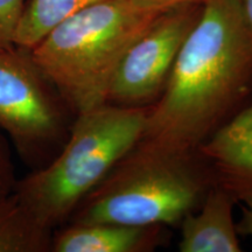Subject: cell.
Here are the masks:
<instances>
[{
  "instance_id": "cell-1",
  "label": "cell",
  "mask_w": 252,
  "mask_h": 252,
  "mask_svg": "<svg viewBox=\"0 0 252 252\" xmlns=\"http://www.w3.org/2000/svg\"><path fill=\"white\" fill-rule=\"evenodd\" d=\"M252 91V31L238 0H207L161 94L149 108L141 143L196 153Z\"/></svg>"
},
{
  "instance_id": "cell-2",
  "label": "cell",
  "mask_w": 252,
  "mask_h": 252,
  "mask_svg": "<svg viewBox=\"0 0 252 252\" xmlns=\"http://www.w3.org/2000/svg\"><path fill=\"white\" fill-rule=\"evenodd\" d=\"M167 9L144 0H103L56 25L32 56L76 116L108 103L126 52Z\"/></svg>"
},
{
  "instance_id": "cell-3",
  "label": "cell",
  "mask_w": 252,
  "mask_h": 252,
  "mask_svg": "<svg viewBox=\"0 0 252 252\" xmlns=\"http://www.w3.org/2000/svg\"><path fill=\"white\" fill-rule=\"evenodd\" d=\"M149 108L106 103L74 117L67 140L46 166L18 180L14 194L50 231L139 143Z\"/></svg>"
},
{
  "instance_id": "cell-4",
  "label": "cell",
  "mask_w": 252,
  "mask_h": 252,
  "mask_svg": "<svg viewBox=\"0 0 252 252\" xmlns=\"http://www.w3.org/2000/svg\"><path fill=\"white\" fill-rule=\"evenodd\" d=\"M194 154L139 141L78 203L67 223L180 224L214 184Z\"/></svg>"
},
{
  "instance_id": "cell-5",
  "label": "cell",
  "mask_w": 252,
  "mask_h": 252,
  "mask_svg": "<svg viewBox=\"0 0 252 252\" xmlns=\"http://www.w3.org/2000/svg\"><path fill=\"white\" fill-rule=\"evenodd\" d=\"M69 113L31 49H0V128L31 171L46 166L62 149L72 123Z\"/></svg>"
},
{
  "instance_id": "cell-6",
  "label": "cell",
  "mask_w": 252,
  "mask_h": 252,
  "mask_svg": "<svg viewBox=\"0 0 252 252\" xmlns=\"http://www.w3.org/2000/svg\"><path fill=\"white\" fill-rule=\"evenodd\" d=\"M203 5L187 2L173 6L151 25L123 58L110 88L108 103L141 106L159 98Z\"/></svg>"
},
{
  "instance_id": "cell-7",
  "label": "cell",
  "mask_w": 252,
  "mask_h": 252,
  "mask_svg": "<svg viewBox=\"0 0 252 252\" xmlns=\"http://www.w3.org/2000/svg\"><path fill=\"white\" fill-rule=\"evenodd\" d=\"M196 153L210 165L214 182L237 202L252 203V100L214 131Z\"/></svg>"
},
{
  "instance_id": "cell-8",
  "label": "cell",
  "mask_w": 252,
  "mask_h": 252,
  "mask_svg": "<svg viewBox=\"0 0 252 252\" xmlns=\"http://www.w3.org/2000/svg\"><path fill=\"white\" fill-rule=\"evenodd\" d=\"M168 239L166 225L88 223L55 229L54 252H151Z\"/></svg>"
},
{
  "instance_id": "cell-9",
  "label": "cell",
  "mask_w": 252,
  "mask_h": 252,
  "mask_svg": "<svg viewBox=\"0 0 252 252\" xmlns=\"http://www.w3.org/2000/svg\"><path fill=\"white\" fill-rule=\"evenodd\" d=\"M235 197L222 186L214 184L198 207L180 222L181 252H239V235L234 220Z\"/></svg>"
},
{
  "instance_id": "cell-10",
  "label": "cell",
  "mask_w": 252,
  "mask_h": 252,
  "mask_svg": "<svg viewBox=\"0 0 252 252\" xmlns=\"http://www.w3.org/2000/svg\"><path fill=\"white\" fill-rule=\"evenodd\" d=\"M52 237L14 191L0 200V252H47Z\"/></svg>"
},
{
  "instance_id": "cell-11",
  "label": "cell",
  "mask_w": 252,
  "mask_h": 252,
  "mask_svg": "<svg viewBox=\"0 0 252 252\" xmlns=\"http://www.w3.org/2000/svg\"><path fill=\"white\" fill-rule=\"evenodd\" d=\"M103 0H27L15 46L32 49L61 21Z\"/></svg>"
},
{
  "instance_id": "cell-12",
  "label": "cell",
  "mask_w": 252,
  "mask_h": 252,
  "mask_svg": "<svg viewBox=\"0 0 252 252\" xmlns=\"http://www.w3.org/2000/svg\"><path fill=\"white\" fill-rule=\"evenodd\" d=\"M27 0H0V49L15 47V36Z\"/></svg>"
},
{
  "instance_id": "cell-13",
  "label": "cell",
  "mask_w": 252,
  "mask_h": 252,
  "mask_svg": "<svg viewBox=\"0 0 252 252\" xmlns=\"http://www.w3.org/2000/svg\"><path fill=\"white\" fill-rule=\"evenodd\" d=\"M14 154L11 141L0 128V200L13 193L18 182Z\"/></svg>"
},
{
  "instance_id": "cell-14",
  "label": "cell",
  "mask_w": 252,
  "mask_h": 252,
  "mask_svg": "<svg viewBox=\"0 0 252 252\" xmlns=\"http://www.w3.org/2000/svg\"><path fill=\"white\" fill-rule=\"evenodd\" d=\"M236 229L239 236L252 237V203L244 204L241 220L236 223Z\"/></svg>"
},
{
  "instance_id": "cell-15",
  "label": "cell",
  "mask_w": 252,
  "mask_h": 252,
  "mask_svg": "<svg viewBox=\"0 0 252 252\" xmlns=\"http://www.w3.org/2000/svg\"><path fill=\"white\" fill-rule=\"evenodd\" d=\"M151 5L160 6V7L171 8L173 6L187 4V2H197V4H204L207 0H144Z\"/></svg>"
},
{
  "instance_id": "cell-16",
  "label": "cell",
  "mask_w": 252,
  "mask_h": 252,
  "mask_svg": "<svg viewBox=\"0 0 252 252\" xmlns=\"http://www.w3.org/2000/svg\"><path fill=\"white\" fill-rule=\"evenodd\" d=\"M238 2L241 5L245 19H247L249 27L252 31V0H238Z\"/></svg>"
}]
</instances>
